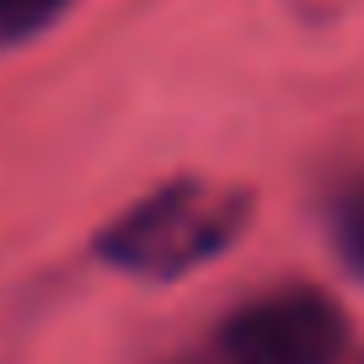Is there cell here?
Listing matches in <instances>:
<instances>
[{
  "mask_svg": "<svg viewBox=\"0 0 364 364\" xmlns=\"http://www.w3.org/2000/svg\"><path fill=\"white\" fill-rule=\"evenodd\" d=\"M252 198L225 182L182 177L156 193L134 198L113 225L97 236V257L134 279H182L225 257V247L247 230Z\"/></svg>",
  "mask_w": 364,
  "mask_h": 364,
  "instance_id": "obj_1",
  "label": "cell"
},
{
  "mask_svg": "<svg viewBox=\"0 0 364 364\" xmlns=\"http://www.w3.org/2000/svg\"><path fill=\"white\" fill-rule=\"evenodd\" d=\"M359 364H364V359H359Z\"/></svg>",
  "mask_w": 364,
  "mask_h": 364,
  "instance_id": "obj_5",
  "label": "cell"
},
{
  "mask_svg": "<svg viewBox=\"0 0 364 364\" xmlns=\"http://www.w3.org/2000/svg\"><path fill=\"white\" fill-rule=\"evenodd\" d=\"M70 0H0V43H22L38 38L43 27H54L65 16Z\"/></svg>",
  "mask_w": 364,
  "mask_h": 364,
  "instance_id": "obj_3",
  "label": "cell"
},
{
  "mask_svg": "<svg viewBox=\"0 0 364 364\" xmlns=\"http://www.w3.org/2000/svg\"><path fill=\"white\" fill-rule=\"evenodd\" d=\"M220 348L230 364H338L348 316L321 289H273L225 321Z\"/></svg>",
  "mask_w": 364,
  "mask_h": 364,
  "instance_id": "obj_2",
  "label": "cell"
},
{
  "mask_svg": "<svg viewBox=\"0 0 364 364\" xmlns=\"http://www.w3.org/2000/svg\"><path fill=\"white\" fill-rule=\"evenodd\" d=\"M338 247H343V257L364 273V182H353L343 209H338Z\"/></svg>",
  "mask_w": 364,
  "mask_h": 364,
  "instance_id": "obj_4",
  "label": "cell"
}]
</instances>
